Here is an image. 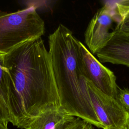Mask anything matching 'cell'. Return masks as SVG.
I'll return each mask as SVG.
<instances>
[{
  "instance_id": "1",
  "label": "cell",
  "mask_w": 129,
  "mask_h": 129,
  "mask_svg": "<svg viewBox=\"0 0 129 129\" xmlns=\"http://www.w3.org/2000/svg\"><path fill=\"white\" fill-rule=\"evenodd\" d=\"M8 74L12 123L20 128L45 110L60 107L48 51L41 37L0 55Z\"/></svg>"
},
{
  "instance_id": "11",
  "label": "cell",
  "mask_w": 129,
  "mask_h": 129,
  "mask_svg": "<svg viewBox=\"0 0 129 129\" xmlns=\"http://www.w3.org/2000/svg\"><path fill=\"white\" fill-rule=\"evenodd\" d=\"M64 129H94V128L93 125L85 120L79 117H75V119Z\"/></svg>"
},
{
  "instance_id": "4",
  "label": "cell",
  "mask_w": 129,
  "mask_h": 129,
  "mask_svg": "<svg viewBox=\"0 0 129 129\" xmlns=\"http://www.w3.org/2000/svg\"><path fill=\"white\" fill-rule=\"evenodd\" d=\"M78 54L79 65L84 78L99 90L116 99L118 87L113 72L104 66L79 40Z\"/></svg>"
},
{
  "instance_id": "13",
  "label": "cell",
  "mask_w": 129,
  "mask_h": 129,
  "mask_svg": "<svg viewBox=\"0 0 129 129\" xmlns=\"http://www.w3.org/2000/svg\"><path fill=\"white\" fill-rule=\"evenodd\" d=\"M119 129H129V114L127 116L126 122L124 125H123V126H122Z\"/></svg>"
},
{
  "instance_id": "2",
  "label": "cell",
  "mask_w": 129,
  "mask_h": 129,
  "mask_svg": "<svg viewBox=\"0 0 129 129\" xmlns=\"http://www.w3.org/2000/svg\"><path fill=\"white\" fill-rule=\"evenodd\" d=\"M78 41L61 24L48 36V52L60 107L67 113L103 128L92 107L79 65Z\"/></svg>"
},
{
  "instance_id": "6",
  "label": "cell",
  "mask_w": 129,
  "mask_h": 129,
  "mask_svg": "<svg viewBox=\"0 0 129 129\" xmlns=\"http://www.w3.org/2000/svg\"><path fill=\"white\" fill-rule=\"evenodd\" d=\"M114 21H116L114 10L107 3L91 19L85 32V42L93 54H96L110 39L112 32L109 30Z\"/></svg>"
},
{
  "instance_id": "9",
  "label": "cell",
  "mask_w": 129,
  "mask_h": 129,
  "mask_svg": "<svg viewBox=\"0 0 129 129\" xmlns=\"http://www.w3.org/2000/svg\"><path fill=\"white\" fill-rule=\"evenodd\" d=\"M114 3L112 7L117 22L115 29L123 33L129 34V0Z\"/></svg>"
},
{
  "instance_id": "10",
  "label": "cell",
  "mask_w": 129,
  "mask_h": 129,
  "mask_svg": "<svg viewBox=\"0 0 129 129\" xmlns=\"http://www.w3.org/2000/svg\"><path fill=\"white\" fill-rule=\"evenodd\" d=\"M116 99L124 110L129 114V89L118 87Z\"/></svg>"
},
{
  "instance_id": "14",
  "label": "cell",
  "mask_w": 129,
  "mask_h": 129,
  "mask_svg": "<svg viewBox=\"0 0 129 129\" xmlns=\"http://www.w3.org/2000/svg\"><path fill=\"white\" fill-rule=\"evenodd\" d=\"M0 129H8L7 126H5L3 124L0 123Z\"/></svg>"
},
{
  "instance_id": "12",
  "label": "cell",
  "mask_w": 129,
  "mask_h": 129,
  "mask_svg": "<svg viewBox=\"0 0 129 129\" xmlns=\"http://www.w3.org/2000/svg\"><path fill=\"white\" fill-rule=\"evenodd\" d=\"M123 57L126 66L129 67V38L125 43L123 50Z\"/></svg>"
},
{
  "instance_id": "3",
  "label": "cell",
  "mask_w": 129,
  "mask_h": 129,
  "mask_svg": "<svg viewBox=\"0 0 129 129\" xmlns=\"http://www.w3.org/2000/svg\"><path fill=\"white\" fill-rule=\"evenodd\" d=\"M44 31V22L33 5L13 12L0 10V55L41 37Z\"/></svg>"
},
{
  "instance_id": "7",
  "label": "cell",
  "mask_w": 129,
  "mask_h": 129,
  "mask_svg": "<svg viewBox=\"0 0 129 129\" xmlns=\"http://www.w3.org/2000/svg\"><path fill=\"white\" fill-rule=\"evenodd\" d=\"M75 118L61 107L50 109L30 120L25 129H64Z\"/></svg>"
},
{
  "instance_id": "8",
  "label": "cell",
  "mask_w": 129,
  "mask_h": 129,
  "mask_svg": "<svg viewBox=\"0 0 129 129\" xmlns=\"http://www.w3.org/2000/svg\"><path fill=\"white\" fill-rule=\"evenodd\" d=\"M12 121L8 74L2 65L0 57V123L7 127L9 122L12 123Z\"/></svg>"
},
{
  "instance_id": "5",
  "label": "cell",
  "mask_w": 129,
  "mask_h": 129,
  "mask_svg": "<svg viewBox=\"0 0 129 129\" xmlns=\"http://www.w3.org/2000/svg\"><path fill=\"white\" fill-rule=\"evenodd\" d=\"M86 83L92 107L103 129L120 128L126 122L128 113L115 98L103 93L86 79Z\"/></svg>"
}]
</instances>
